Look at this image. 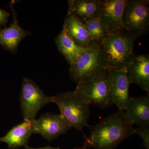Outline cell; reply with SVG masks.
Listing matches in <instances>:
<instances>
[{
	"mask_svg": "<svg viewBox=\"0 0 149 149\" xmlns=\"http://www.w3.org/2000/svg\"><path fill=\"white\" fill-rule=\"evenodd\" d=\"M123 112L110 115L98 123L90 126L91 135L81 149H114L125 139L135 134L134 128Z\"/></svg>",
	"mask_w": 149,
	"mask_h": 149,
	"instance_id": "6da1fadb",
	"label": "cell"
},
{
	"mask_svg": "<svg viewBox=\"0 0 149 149\" xmlns=\"http://www.w3.org/2000/svg\"><path fill=\"white\" fill-rule=\"evenodd\" d=\"M137 38L125 30L110 32L100 47L107 69H127L136 56L134 46Z\"/></svg>",
	"mask_w": 149,
	"mask_h": 149,
	"instance_id": "7a4b0ae2",
	"label": "cell"
},
{
	"mask_svg": "<svg viewBox=\"0 0 149 149\" xmlns=\"http://www.w3.org/2000/svg\"><path fill=\"white\" fill-rule=\"evenodd\" d=\"M53 102L58 106L61 115L70 127L83 131L85 127H90L88 120L90 104L76 91L61 93L53 96Z\"/></svg>",
	"mask_w": 149,
	"mask_h": 149,
	"instance_id": "3957f363",
	"label": "cell"
},
{
	"mask_svg": "<svg viewBox=\"0 0 149 149\" xmlns=\"http://www.w3.org/2000/svg\"><path fill=\"white\" fill-rule=\"evenodd\" d=\"M109 72L105 68L89 74L77 83L74 91L91 105L103 109L109 107L113 105L108 83Z\"/></svg>",
	"mask_w": 149,
	"mask_h": 149,
	"instance_id": "277c9868",
	"label": "cell"
},
{
	"mask_svg": "<svg viewBox=\"0 0 149 149\" xmlns=\"http://www.w3.org/2000/svg\"><path fill=\"white\" fill-rule=\"evenodd\" d=\"M20 107L24 120L34 121L38 112L44 106L53 102V97L47 95L38 85L28 77L22 79Z\"/></svg>",
	"mask_w": 149,
	"mask_h": 149,
	"instance_id": "5b68a950",
	"label": "cell"
},
{
	"mask_svg": "<svg viewBox=\"0 0 149 149\" xmlns=\"http://www.w3.org/2000/svg\"><path fill=\"white\" fill-rule=\"evenodd\" d=\"M123 21L125 31L137 38L148 31L149 1L127 0Z\"/></svg>",
	"mask_w": 149,
	"mask_h": 149,
	"instance_id": "8992f818",
	"label": "cell"
},
{
	"mask_svg": "<svg viewBox=\"0 0 149 149\" xmlns=\"http://www.w3.org/2000/svg\"><path fill=\"white\" fill-rule=\"evenodd\" d=\"M107 68L103 53L100 47L88 48L69 70L70 77L77 83L89 74Z\"/></svg>",
	"mask_w": 149,
	"mask_h": 149,
	"instance_id": "52a82bcc",
	"label": "cell"
},
{
	"mask_svg": "<svg viewBox=\"0 0 149 149\" xmlns=\"http://www.w3.org/2000/svg\"><path fill=\"white\" fill-rule=\"evenodd\" d=\"M33 133H39L49 142L65 134L71 128L61 114L47 113L32 122Z\"/></svg>",
	"mask_w": 149,
	"mask_h": 149,
	"instance_id": "ba28073f",
	"label": "cell"
},
{
	"mask_svg": "<svg viewBox=\"0 0 149 149\" xmlns=\"http://www.w3.org/2000/svg\"><path fill=\"white\" fill-rule=\"evenodd\" d=\"M108 83L113 104L116 106L118 111L123 112L130 97V83L127 69L110 70Z\"/></svg>",
	"mask_w": 149,
	"mask_h": 149,
	"instance_id": "9c48e42d",
	"label": "cell"
},
{
	"mask_svg": "<svg viewBox=\"0 0 149 149\" xmlns=\"http://www.w3.org/2000/svg\"><path fill=\"white\" fill-rule=\"evenodd\" d=\"M127 0H101L99 18L110 32L125 30L123 16Z\"/></svg>",
	"mask_w": 149,
	"mask_h": 149,
	"instance_id": "30bf717a",
	"label": "cell"
},
{
	"mask_svg": "<svg viewBox=\"0 0 149 149\" xmlns=\"http://www.w3.org/2000/svg\"><path fill=\"white\" fill-rule=\"evenodd\" d=\"M14 1H11L10 7L13 14V20L9 27L0 29V45L11 53L17 52L19 44L23 39L31 35V32L27 31L19 24L17 15L14 8Z\"/></svg>",
	"mask_w": 149,
	"mask_h": 149,
	"instance_id": "8fae6325",
	"label": "cell"
},
{
	"mask_svg": "<svg viewBox=\"0 0 149 149\" xmlns=\"http://www.w3.org/2000/svg\"><path fill=\"white\" fill-rule=\"evenodd\" d=\"M123 113L132 125L149 126V94L142 97H130Z\"/></svg>",
	"mask_w": 149,
	"mask_h": 149,
	"instance_id": "7c38bea8",
	"label": "cell"
},
{
	"mask_svg": "<svg viewBox=\"0 0 149 149\" xmlns=\"http://www.w3.org/2000/svg\"><path fill=\"white\" fill-rule=\"evenodd\" d=\"M130 84L134 83L149 92V56H135L127 68Z\"/></svg>",
	"mask_w": 149,
	"mask_h": 149,
	"instance_id": "4fadbf2b",
	"label": "cell"
},
{
	"mask_svg": "<svg viewBox=\"0 0 149 149\" xmlns=\"http://www.w3.org/2000/svg\"><path fill=\"white\" fill-rule=\"evenodd\" d=\"M63 28L67 35L79 47L83 48L97 47L93 45L84 23L69 11L68 12Z\"/></svg>",
	"mask_w": 149,
	"mask_h": 149,
	"instance_id": "5bb4252c",
	"label": "cell"
},
{
	"mask_svg": "<svg viewBox=\"0 0 149 149\" xmlns=\"http://www.w3.org/2000/svg\"><path fill=\"white\" fill-rule=\"evenodd\" d=\"M32 121H24L13 127L7 133L0 138V142L5 143L11 149L19 148L27 145L30 137L34 134Z\"/></svg>",
	"mask_w": 149,
	"mask_h": 149,
	"instance_id": "9a60e30c",
	"label": "cell"
},
{
	"mask_svg": "<svg viewBox=\"0 0 149 149\" xmlns=\"http://www.w3.org/2000/svg\"><path fill=\"white\" fill-rule=\"evenodd\" d=\"M101 1V0L68 1V11L73 14L84 23L99 17Z\"/></svg>",
	"mask_w": 149,
	"mask_h": 149,
	"instance_id": "2e32d148",
	"label": "cell"
},
{
	"mask_svg": "<svg viewBox=\"0 0 149 149\" xmlns=\"http://www.w3.org/2000/svg\"><path fill=\"white\" fill-rule=\"evenodd\" d=\"M55 43L60 52L70 65L74 63L79 56L89 48H83L77 45L67 35L63 28L56 38Z\"/></svg>",
	"mask_w": 149,
	"mask_h": 149,
	"instance_id": "e0dca14e",
	"label": "cell"
},
{
	"mask_svg": "<svg viewBox=\"0 0 149 149\" xmlns=\"http://www.w3.org/2000/svg\"><path fill=\"white\" fill-rule=\"evenodd\" d=\"M94 45L100 47L110 32L99 17L84 22Z\"/></svg>",
	"mask_w": 149,
	"mask_h": 149,
	"instance_id": "ac0fdd59",
	"label": "cell"
},
{
	"mask_svg": "<svg viewBox=\"0 0 149 149\" xmlns=\"http://www.w3.org/2000/svg\"><path fill=\"white\" fill-rule=\"evenodd\" d=\"M135 134H137L141 137L143 141V145L146 149H149V126H139L134 128Z\"/></svg>",
	"mask_w": 149,
	"mask_h": 149,
	"instance_id": "d6986e66",
	"label": "cell"
},
{
	"mask_svg": "<svg viewBox=\"0 0 149 149\" xmlns=\"http://www.w3.org/2000/svg\"><path fill=\"white\" fill-rule=\"evenodd\" d=\"M10 13L5 10L0 8V25L5 27L8 21Z\"/></svg>",
	"mask_w": 149,
	"mask_h": 149,
	"instance_id": "ffe728a7",
	"label": "cell"
},
{
	"mask_svg": "<svg viewBox=\"0 0 149 149\" xmlns=\"http://www.w3.org/2000/svg\"><path fill=\"white\" fill-rule=\"evenodd\" d=\"M24 147H25V149H59V148H53V147L50 146L44 147V148H32V147L29 146L28 145H27V146Z\"/></svg>",
	"mask_w": 149,
	"mask_h": 149,
	"instance_id": "44dd1931",
	"label": "cell"
}]
</instances>
